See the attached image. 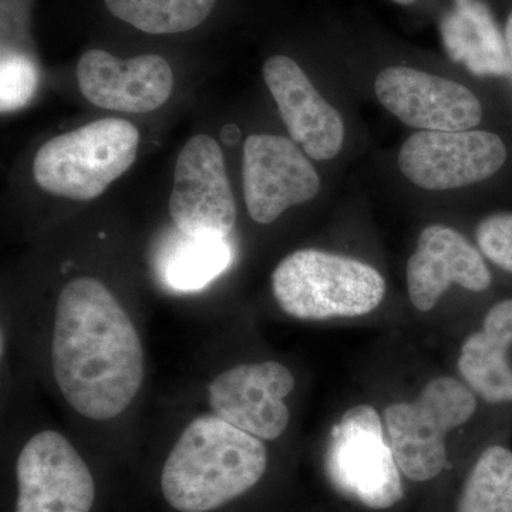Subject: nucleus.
Masks as SVG:
<instances>
[{
	"instance_id": "obj_17",
	"label": "nucleus",
	"mask_w": 512,
	"mask_h": 512,
	"mask_svg": "<svg viewBox=\"0 0 512 512\" xmlns=\"http://www.w3.org/2000/svg\"><path fill=\"white\" fill-rule=\"evenodd\" d=\"M441 36L448 56L466 64L477 76L511 73L505 37L493 13L481 0H456L441 22Z\"/></svg>"
},
{
	"instance_id": "obj_22",
	"label": "nucleus",
	"mask_w": 512,
	"mask_h": 512,
	"mask_svg": "<svg viewBox=\"0 0 512 512\" xmlns=\"http://www.w3.org/2000/svg\"><path fill=\"white\" fill-rule=\"evenodd\" d=\"M476 239L485 258L512 274L511 212H501L484 218L476 229Z\"/></svg>"
},
{
	"instance_id": "obj_23",
	"label": "nucleus",
	"mask_w": 512,
	"mask_h": 512,
	"mask_svg": "<svg viewBox=\"0 0 512 512\" xmlns=\"http://www.w3.org/2000/svg\"><path fill=\"white\" fill-rule=\"evenodd\" d=\"M505 46H507L508 60H510V69L512 73V13L508 18L507 29H505Z\"/></svg>"
},
{
	"instance_id": "obj_7",
	"label": "nucleus",
	"mask_w": 512,
	"mask_h": 512,
	"mask_svg": "<svg viewBox=\"0 0 512 512\" xmlns=\"http://www.w3.org/2000/svg\"><path fill=\"white\" fill-rule=\"evenodd\" d=\"M168 208L175 227L188 237L225 239L231 234L237 207L214 138L198 134L181 150Z\"/></svg>"
},
{
	"instance_id": "obj_4",
	"label": "nucleus",
	"mask_w": 512,
	"mask_h": 512,
	"mask_svg": "<svg viewBox=\"0 0 512 512\" xmlns=\"http://www.w3.org/2000/svg\"><path fill=\"white\" fill-rule=\"evenodd\" d=\"M138 146L140 131L130 121H93L46 141L33 161V177L55 197L94 200L130 170Z\"/></svg>"
},
{
	"instance_id": "obj_24",
	"label": "nucleus",
	"mask_w": 512,
	"mask_h": 512,
	"mask_svg": "<svg viewBox=\"0 0 512 512\" xmlns=\"http://www.w3.org/2000/svg\"><path fill=\"white\" fill-rule=\"evenodd\" d=\"M393 2L399 3V5H412L416 0H393Z\"/></svg>"
},
{
	"instance_id": "obj_10",
	"label": "nucleus",
	"mask_w": 512,
	"mask_h": 512,
	"mask_svg": "<svg viewBox=\"0 0 512 512\" xmlns=\"http://www.w3.org/2000/svg\"><path fill=\"white\" fill-rule=\"evenodd\" d=\"M295 377L282 363L238 365L225 370L208 387L212 414L259 440L274 441L288 429L291 412L285 397Z\"/></svg>"
},
{
	"instance_id": "obj_2",
	"label": "nucleus",
	"mask_w": 512,
	"mask_h": 512,
	"mask_svg": "<svg viewBox=\"0 0 512 512\" xmlns=\"http://www.w3.org/2000/svg\"><path fill=\"white\" fill-rule=\"evenodd\" d=\"M266 467L262 440L215 414H202L185 427L168 454L161 490L174 510L215 511L252 490Z\"/></svg>"
},
{
	"instance_id": "obj_18",
	"label": "nucleus",
	"mask_w": 512,
	"mask_h": 512,
	"mask_svg": "<svg viewBox=\"0 0 512 512\" xmlns=\"http://www.w3.org/2000/svg\"><path fill=\"white\" fill-rule=\"evenodd\" d=\"M231 259L225 239L194 238L180 232L164 252L161 275L175 291H198L220 276Z\"/></svg>"
},
{
	"instance_id": "obj_14",
	"label": "nucleus",
	"mask_w": 512,
	"mask_h": 512,
	"mask_svg": "<svg viewBox=\"0 0 512 512\" xmlns=\"http://www.w3.org/2000/svg\"><path fill=\"white\" fill-rule=\"evenodd\" d=\"M410 302L419 312L433 311L451 285L470 292L490 288L483 255L464 235L446 225H430L420 234L406 266Z\"/></svg>"
},
{
	"instance_id": "obj_3",
	"label": "nucleus",
	"mask_w": 512,
	"mask_h": 512,
	"mask_svg": "<svg viewBox=\"0 0 512 512\" xmlns=\"http://www.w3.org/2000/svg\"><path fill=\"white\" fill-rule=\"evenodd\" d=\"M279 308L301 320L359 318L379 308L386 281L352 256L301 249L286 256L271 278Z\"/></svg>"
},
{
	"instance_id": "obj_16",
	"label": "nucleus",
	"mask_w": 512,
	"mask_h": 512,
	"mask_svg": "<svg viewBox=\"0 0 512 512\" xmlns=\"http://www.w3.org/2000/svg\"><path fill=\"white\" fill-rule=\"evenodd\" d=\"M512 299L498 302L487 312L483 326L471 333L458 355L461 379L490 404L512 403Z\"/></svg>"
},
{
	"instance_id": "obj_15",
	"label": "nucleus",
	"mask_w": 512,
	"mask_h": 512,
	"mask_svg": "<svg viewBox=\"0 0 512 512\" xmlns=\"http://www.w3.org/2000/svg\"><path fill=\"white\" fill-rule=\"evenodd\" d=\"M264 80L292 140L313 160L338 156L345 124L299 64L288 56H272L264 64Z\"/></svg>"
},
{
	"instance_id": "obj_12",
	"label": "nucleus",
	"mask_w": 512,
	"mask_h": 512,
	"mask_svg": "<svg viewBox=\"0 0 512 512\" xmlns=\"http://www.w3.org/2000/svg\"><path fill=\"white\" fill-rule=\"evenodd\" d=\"M375 92L397 119L421 131H466L483 119V107L467 87L412 67L384 69Z\"/></svg>"
},
{
	"instance_id": "obj_11",
	"label": "nucleus",
	"mask_w": 512,
	"mask_h": 512,
	"mask_svg": "<svg viewBox=\"0 0 512 512\" xmlns=\"http://www.w3.org/2000/svg\"><path fill=\"white\" fill-rule=\"evenodd\" d=\"M242 180L249 215L262 225L313 200L320 188L319 175L305 154L288 138L272 134H254L245 141Z\"/></svg>"
},
{
	"instance_id": "obj_9",
	"label": "nucleus",
	"mask_w": 512,
	"mask_h": 512,
	"mask_svg": "<svg viewBox=\"0 0 512 512\" xmlns=\"http://www.w3.org/2000/svg\"><path fill=\"white\" fill-rule=\"evenodd\" d=\"M16 512H90L96 500L92 471L63 434H35L16 461Z\"/></svg>"
},
{
	"instance_id": "obj_8",
	"label": "nucleus",
	"mask_w": 512,
	"mask_h": 512,
	"mask_svg": "<svg viewBox=\"0 0 512 512\" xmlns=\"http://www.w3.org/2000/svg\"><path fill=\"white\" fill-rule=\"evenodd\" d=\"M507 148L488 131H420L399 153L402 173L417 187L446 191L480 183L497 173Z\"/></svg>"
},
{
	"instance_id": "obj_6",
	"label": "nucleus",
	"mask_w": 512,
	"mask_h": 512,
	"mask_svg": "<svg viewBox=\"0 0 512 512\" xmlns=\"http://www.w3.org/2000/svg\"><path fill=\"white\" fill-rule=\"evenodd\" d=\"M326 470L343 497L370 510H387L403 498L400 468L369 404L352 407L333 427Z\"/></svg>"
},
{
	"instance_id": "obj_21",
	"label": "nucleus",
	"mask_w": 512,
	"mask_h": 512,
	"mask_svg": "<svg viewBox=\"0 0 512 512\" xmlns=\"http://www.w3.org/2000/svg\"><path fill=\"white\" fill-rule=\"evenodd\" d=\"M2 113H10L28 104L39 86V72L29 57L8 53L2 56L0 69Z\"/></svg>"
},
{
	"instance_id": "obj_20",
	"label": "nucleus",
	"mask_w": 512,
	"mask_h": 512,
	"mask_svg": "<svg viewBox=\"0 0 512 512\" xmlns=\"http://www.w3.org/2000/svg\"><path fill=\"white\" fill-rule=\"evenodd\" d=\"M457 512H512V451L491 446L468 474Z\"/></svg>"
},
{
	"instance_id": "obj_19",
	"label": "nucleus",
	"mask_w": 512,
	"mask_h": 512,
	"mask_svg": "<svg viewBox=\"0 0 512 512\" xmlns=\"http://www.w3.org/2000/svg\"><path fill=\"white\" fill-rule=\"evenodd\" d=\"M111 15L151 35H174L200 26L217 0H104Z\"/></svg>"
},
{
	"instance_id": "obj_13",
	"label": "nucleus",
	"mask_w": 512,
	"mask_h": 512,
	"mask_svg": "<svg viewBox=\"0 0 512 512\" xmlns=\"http://www.w3.org/2000/svg\"><path fill=\"white\" fill-rule=\"evenodd\" d=\"M76 74L80 92L90 103L120 113L160 109L174 87L170 64L157 55L121 60L104 50H89L80 57Z\"/></svg>"
},
{
	"instance_id": "obj_1",
	"label": "nucleus",
	"mask_w": 512,
	"mask_h": 512,
	"mask_svg": "<svg viewBox=\"0 0 512 512\" xmlns=\"http://www.w3.org/2000/svg\"><path fill=\"white\" fill-rule=\"evenodd\" d=\"M57 387L74 412L116 419L144 382V349L133 320L99 279L80 276L60 291L52 338Z\"/></svg>"
},
{
	"instance_id": "obj_5",
	"label": "nucleus",
	"mask_w": 512,
	"mask_h": 512,
	"mask_svg": "<svg viewBox=\"0 0 512 512\" xmlns=\"http://www.w3.org/2000/svg\"><path fill=\"white\" fill-rule=\"evenodd\" d=\"M477 410V396L466 383L434 377L413 402L384 410V427L400 471L417 483L433 480L447 463L446 437Z\"/></svg>"
}]
</instances>
